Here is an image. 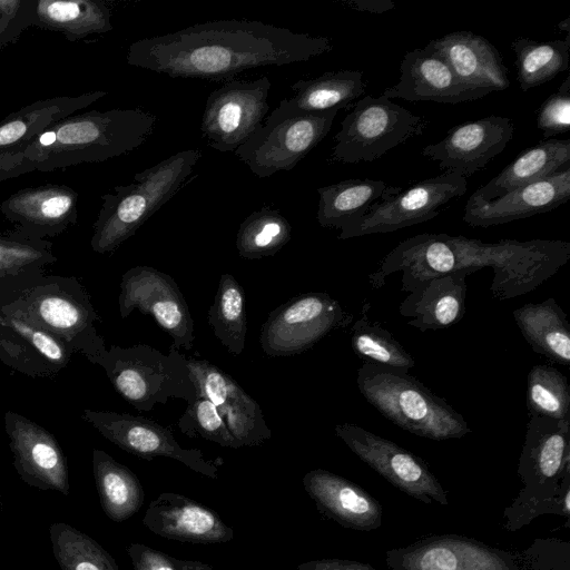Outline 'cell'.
<instances>
[{"label": "cell", "mask_w": 570, "mask_h": 570, "mask_svg": "<svg viewBox=\"0 0 570 570\" xmlns=\"http://www.w3.org/2000/svg\"><path fill=\"white\" fill-rule=\"evenodd\" d=\"M32 26L62 32L70 41L112 29L109 7L97 0H35Z\"/></svg>", "instance_id": "cell-33"}, {"label": "cell", "mask_w": 570, "mask_h": 570, "mask_svg": "<svg viewBox=\"0 0 570 570\" xmlns=\"http://www.w3.org/2000/svg\"><path fill=\"white\" fill-rule=\"evenodd\" d=\"M332 49L327 37L261 21L223 19L139 39L129 46L126 60L173 78L222 81L252 68L306 62Z\"/></svg>", "instance_id": "cell-1"}, {"label": "cell", "mask_w": 570, "mask_h": 570, "mask_svg": "<svg viewBox=\"0 0 570 570\" xmlns=\"http://www.w3.org/2000/svg\"><path fill=\"white\" fill-rule=\"evenodd\" d=\"M202 158L198 149L180 150L134 176L129 185L101 196L90 246L98 254L116 250L188 181Z\"/></svg>", "instance_id": "cell-6"}, {"label": "cell", "mask_w": 570, "mask_h": 570, "mask_svg": "<svg viewBox=\"0 0 570 570\" xmlns=\"http://www.w3.org/2000/svg\"><path fill=\"white\" fill-rule=\"evenodd\" d=\"M400 71L399 81L382 94L386 99L459 104L490 94L463 83L444 59L424 48L407 51Z\"/></svg>", "instance_id": "cell-23"}, {"label": "cell", "mask_w": 570, "mask_h": 570, "mask_svg": "<svg viewBox=\"0 0 570 570\" xmlns=\"http://www.w3.org/2000/svg\"><path fill=\"white\" fill-rule=\"evenodd\" d=\"M394 188L383 180L368 178H351L318 187L317 222L322 227L341 230Z\"/></svg>", "instance_id": "cell-34"}, {"label": "cell", "mask_w": 570, "mask_h": 570, "mask_svg": "<svg viewBox=\"0 0 570 570\" xmlns=\"http://www.w3.org/2000/svg\"><path fill=\"white\" fill-rule=\"evenodd\" d=\"M297 570H376L368 563L345 559H318L302 562Z\"/></svg>", "instance_id": "cell-46"}, {"label": "cell", "mask_w": 570, "mask_h": 570, "mask_svg": "<svg viewBox=\"0 0 570 570\" xmlns=\"http://www.w3.org/2000/svg\"><path fill=\"white\" fill-rule=\"evenodd\" d=\"M49 535L61 570H120L107 550L72 525L55 522Z\"/></svg>", "instance_id": "cell-40"}, {"label": "cell", "mask_w": 570, "mask_h": 570, "mask_svg": "<svg viewBox=\"0 0 570 570\" xmlns=\"http://www.w3.org/2000/svg\"><path fill=\"white\" fill-rule=\"evenodd\" d=\"M4 428L13 454V466L21 480L33 488L68 495L67 461L55 435L12 411L4 414Z\"/></svg>", "instance_id": "cell-20"}, {"label": "cell", "mask_w": 570, "mask_h": 570, "mask_svg": "<svg viewBox=\"0 0 570 570\" xmlns=\"http://www.w3.org/2000/svg\"><path fill=\"white\" fill-rule=\"evenodd\" d=\"M72 351L47 331L0 311V362L31 377L48 379L71 361Z\"/></svg>", "instance_id": "cell-24"}, {"label": "cell", "mask_w": 570, "mask_h": 570, "mask_svg": "<svg viewBox=\"0 0 570 570\" xmlns=\"http://www.w3.org/2000/svg\"><path fill=\"white\" fill-rule=\"evenodd\" d=\"M126 551L134 570H219L203 561L174 558L142 543H131Z\"/></svg>", "instance_id": "cell-45"}, {"label": "cell", "mask_w": 570, "mask_h": 570, "mask_svg": "<svg viewBox=\"0 0 570 570\" xmlns=\"http://www.w3.org/2000/svg\"><path fill=\"white\" fill-rule=\"evenodd\" d=\"M390 570H523L519 556L459 535H432L386 551Z\"/></svg>", "instance_id": "cell-17"}, {"label": "cell", "mask_w": 570, "mask_h": 570, "mask_svg": "<svg viewBox=\"0 0 570 570\" xmlns=\"http://www.w3.org/2000/svg\"><path fill=\"white\" fill-rule=\"evenodd\" d=\"M81 416L104 438L132 455L146 460L173 459L196 473L218 479L220 460H208L198 449H184L169 429L150 419L89 409L83 410Z\"/></svg>", "instance_id": "cell-16"}, {"label": "cell", "mask_w": 570, "mask_h": 570, "mask_svg": "<svg viewBox=\"0 0 570 570\" xmlns=\"http://www.w3.org/2000/svg\"><path fill=\"white\" fill-rule=\"evenodd\" d=\"M78 194L58 184L31 186L11 194L0 212L16 227L33 236L55 237L77 223Z\"/></svg>", "instance_id": "cell-25"}, {"label": "cell", "mask_w": 570, "mask_h": 570, "mask_svg": "<svg viewBox=\"0 0 570 570\" xmlns=\"http://www.w3.org/2000/svg\"><path fill=\"white\" fill-rule=\"evenodd\" d=\"M537 127L544 138L568 132L570 129V77L550 95L537 111Z\"/></svg>", "instance_id": "cell-44"}, {"label": "cell", "mask_w": 570, "mask_h": 570, "mask_svg": "<svg viewBox=\"0 0 570 570\" xmlns=\"http://www.w3.org/2000/svg\"><path fill=\"white\" fill-rule=\"evenodd\" d=\"M0 311L47 331L94 364L107 348L96 328L99 316L76 277L45 273L0 287Z\"/></svg>", "instance_id": "cell-4"}, {"label": "cell", "mask_w": 570, "mask_h": 570, "mask_svg": "<svg viewBox=\"0 0 570 570\" xmlns=\"http://www.w3.org/2000/svg\"><path fill=\"white\" fill-rule=\"evenodd\" d=\"M517 472L523 488L504 511L509 530L543 513L569 519L570 421L530 416Z\"/></svg>", "instance_id": "cell-5"}, {"label": "cell", "mask_w": 570, "mask_h": 570, "mask_svg": "<svg viewBox=\"0 0 570 570\" xmlns=\"http://www.w3.org/2000/svg\"><path fill=\"white\" fill-rule=\"evenodd\" d=\"M515 53L518 81L522 91L546 83L567 71L570 57V35L564 40L539 42L518 37L511 42Z\"/></svg>", "instance_id": "cell-37"}, {"label": "cell", "mask_w": 570, "mask_h": 570, "mask_svg": "<svg viewBox=\"0 0 570 570\" xmlns=\"http://www.w3.org/2000/svg\"><path fill=\"white\" fill-rule=\"evenodd\" d=\"M119 314L126 318L134 309L150 315L173 340L170 348L191 350L194 321L175 279L154 267L135 266L121 276Z\"/></svg>", "instance_id": "cell-14"}, {"label": "cell", "mask_w": 570, "mask_h": 570, "mask_svg": "<svg viewBox=\"0 0 570 570\" xmlns=\"http://www.w3.org/2000/svg\"><path fill=\"white\" fill-rule=\"evenodd\" d=\"M272 82L263 76L255 80H229L207 97L200 122L202 137L220 153L235 151L262 126L269 109Z\"/></svg>", "instance_id": "cell-13"}, {"label": "cell", "mask_w": 570, "mask_h": 570, "mask_svg": "<svg viewBox=\"0 0 570 570\" xmlns=\"http://www.w3.org/2000/svg\"><path fill=\"white\" fill-rule=\"evenodd\" d=\"M306 493L317 510L344 528L372 531L382 525L383 508L358 484L324 469L303 476Z\"/></svg>", "instance_id": "cell-26"}, {"label": "cell", "mask_w": 570, "mask_h": 570, "mask_svg": "<svg viewBox=\"0 0 570 570\" xmlns=\"http://www.w3.org/2000/svg\"><path fill=\"white\" fill-rule=\"evenodd\" d=\"M370 303L365 301L361 317L351 330V345L354 353L363 361L389 367L409 371L415 365L413 356L395 340L386 328L377 323H370L367 312Z\"/></svg>", "instance_id": "cell-41"}, {"label": "cell", "mask_w": 570, "mask_h": 570, "mask_svg": "<svg viewBox=\"0 0 570 570\" xmlns=\"http://www.w3.org/2000/svg\"><path fill=\"white\" fill-rule=\"evenodd\" d=\"M525 403L529 416L570 421L568 379L550 365L532 366L527 377Z\"/></svg>", "instance_id": "cell-42"}, {"label": "cell", "mask_w": 570, "mask_h": 570, "mask_svg": "<svg viewBox=\"0 0 570 570\" xmlns=\"http://www.w3.org/2000/svg\"><path fill=\"white\" fill-rule=\"evenodd\" d=\"M142 523L161 538L195 544L226 543L235 535L213 509L174 492L156 497L149 503Z\"/></svg>", "instance_id": "cell-21"}, {"label": "cell", "mask_w": 570, "mask_h": 570, "mask_svg": "<svg viewBox=\"0 0 570 570\" xmlns=\"http://www.w3.org/2000/svg\"><path fill=\"white\" fill-rule=\"evenodd\" d=\"M177 424L189 438L200 436L224 448H242L228 430L217 407L204 397L197 396L189 402Z\"/></svg>", "instance_id": "cell-43"}, {"label": "cell", "mask_w": 570, "mask_h": 570, "mask_svg": "<svg viewBox=\"0 0 570 570\" xmlns=\"http://www.w3.org/2000/svg\"><path fill=\"white\" fill-rule=\"evenodd\" d=\"M570 168V140L549 138L521 153L472 195L492 200L507 193Z\"/></svg>", "instance_id": "cell-31"}, {"label": "cell", "mask_w": 570, "mask_h": 570, "mask_svg": "<svg viewBox=\"0 0 570 570\" xmlns=\"http://www.w3.org/2000/svg\"><path fill=\"white\" fill-rule=\"evenodd\" d=\"M92 471L101 508L115 522H122L142 507L145 493L137 475L107 452L95 449Z\"/></svg>", "instance_id": "cell-35"}, {"label": "cell", "mask_w": 570, "mask_h": 570, "mask_svg": "<svg viewBox=\"0 0 570 570\" xmlns=\"http://www.w3.org/2000/svg\"><path fill=\"white\" fill-rule=\"evenodd\" d=\"M466 178L443 173L406 189L394 190L375 202L364 215L347 223L337 236L344 240L371 234L391 233L430 220L466 191Z\"/></svg>", "instance_id": "cell-10"}, {"label": "cell", "mask_w": 570, "mask_h": 570, "mask_svg": "<svg viewBox=\"0 0 570 570\" xmlns=\"http://www.w3.org/2000/svg\"><path fill=\"white\" fill-rule=\"evenodd\" d=\"M156 115L140 108L90 110L61 119L0 166V181L128 154L153 135Z\"/></svg>", "instance_id": "cell-3"}, {"label": "cell", "mask_w": 570, "mask_h": 570, "mask_svg": "<svg viewBox=\"0 0 570 570\" xmlns=\"http://www.w3.org/2000/svg\"><path fill=\"white\" fill-rule=\"evenodd\" d=\"M27 28L24 23L10 19L0 10V48L13 42Z\"/></svg>", "instance_id": "cell-47"}, {"label": "cell", "mask_w": 570, "mask_h": 570, "mask_svg": "<svg viewBox=\"0 0 570 570\" xmlns=\"http://www.w3.org/2000/svg\"><path fill=\"white\" fill-rule=\"evenodd\" d=\"M334 430L358 459L402 492L426 504H449L445 490L421 458L356 424L341 423Z\"/></svg>", "instance_id": "cell-15"}, {"label": "cell", "mask_w": 570, "mask_h": 570, "mask_svg": "<svg viewBox=\"0 0 570 570\" xmlns=\"http://www.w3.org/2000/svg\"><path fill=\"white\" fill-rule=\"evenodd\" d=\"M356 384L374 409L412 434L445 441L471 432L458 411L407 371L363 362Z\"/></svg>", "instance_id": "cell-7"}, {"label": "cell", "mask_w": 570, "mask_h": 570, "mask_svg": "<svg viewBox=\"0 0 570 570\" xmlns=\"http://www.w3.org/2000/svg\"><path fill=\"white\" fill-rule=\"evenodd\" d=\"M352 9L371 13H383L394 8L390 0H351L345 2Z\"/></svg>", "instance_id": "cell-48"}, {"label": "cell", "mask_w": 570, "mask_h": 570, "mask_svg": "<svg viewBox=\"0 0 570 570\" xmlns=\"http://www.w3.org/2000/svg\"><path fill=\"white\" fill-rule=\"evenodd\" d=\"M362 77L361 70H338L298 80L291 87L294 96L281 100L266 119L351 108L365 92L366 83Z\"/></svg>", "instance_id": "cell-30"}, {"label": "cell", "mask_w": 570, "mask_h": 570, "mask_svg": "<svg viewBox=\"0 0 570 570\" xmlns=\"http://www.w3.org/2000/svg\"><path fill=\"white\" fill-rule=\"evenodd\" d=\"M2 508V502H1V499H0V509Z\"/></svg>", "instance_id": "cell-49"}, {"label": "cell", "mask_w": 570, "mask_h": 570, "mask_svg": "<svg viewBox=\"0 0 570 570\" xmlns=\"http://www.w3.org/2000/svg\"><path fill=\"white\" fill-rule=\"evenodd\" d=\"M95 364L104 368L119 395L138 411H150L169 399L189 403L196 397L187 357L177 350L164 354L146 344L111 345Z\"/></svg>", "instance_id": "cell-8"}, {"label": "cell", "mask_w": 570, "mask_h": 570, "mask_svg": "<svg viewBox=\"0 0 570 570\" xmlns=\"http://www.w3.org/2000/svg\"><path fill=\"white\" fill-rule=\"evenodd\" d=\"M513 121L491 115L452 127L445 137L425 146L421 154L444 173L469 177L501 154L513 137Z\"/></svg>", "instance_id": "cell-18"}, {"label": "cell", "mask_w": 570, "mask_h": 570, "mask_svg": "<svg viewBox=\"0 0 570 570\" xmlns=\"http://www.w3.org/2000/svg\"><path fill=\"white\" fill-rule=\"evenodd\" d=\"M425 50L436 53L469 87L488 92L510 86L502 55L484 37L471 31H456L431 40Z\"/></svg>", "instance_id": "cell-27"}, {"label": "cell", "mask_w": 570, "mask_h": 570, "mask_svg": "<svg viewBox=\"0 0 570 570\" xmlns=\"http://www.w3.org/2000/svg\"><path fill=\"white\" fill-rule=\"evenodd\" d=\"M468 273L455 272L431 278L415 287L400 304L407 325L421 332L448 328L465 314Z\"/></svg>", "instance_id": "cell-28"}, {"label": "cell", "mask_w": 570, "mask_h": 570, "mask_svg": "<svg viewBox=\"0 0 570 570\" xmlns=\"http://www.w3.org/2000/svg\"><path fill=\"white\" fill-rule=\"evenodd\" d=\"M338 110L266 119L234 153L259 178L292 170L326 137Z\"/></svg>", "instance_id": "cell-11"}, {"label": "cell", "mask_w": 570, "mask_h": 570, "mask_svg": "<svg viewBox=\"0 0 570 570\" xmlns=\"http://www.w3.org/2000/svg\"><path fill=\"white\" fill-rule=\"evenodd\" d=\"M513 318L533 352L570 365V328L567 314L553 297L513 309Z\"/></svg>", "instance_id": "cell-32"}, {"label": "cell", "mask_w": 570, "mask_h": 570, "mask_svg": "<svg viewBox=\"0 0 570 570\" xmlns=\"http://www.w3.org/2000/svg\"><path fill=\"white\" fill-rule=\"evenodd\" d=\"M53 244L16 227L0 234V287L45 274L57 262Z\"/></svg>", "instance_id": "cell-36"}, {"label": "cell", "mask_w": 570, "mask_h": 570, "mask_svg": "<svg viewBox=\"0 0 570 570\" xmlns=\"http://www.w3.org/2000/svg\"><path fill=\"white\" fill-rule=\"evenodd\" d=\"M352 318L327 293L301 294L269 313L262 325L259 343L268 356L301 354Z\"/></svg>", "instance_id": "cell-12"}, {"label": "cell", "mask_w": 570, "mask_h": 570, "mask_svg": "<svg viewBox=\"0 0 570 570\" xmlns=\"http://www.w3.org/2000/svg\"><path fill=\"white\" fill-rule=\"evenodd\" d=\"M107 95L96 90L80 96L37 100L0 121V166L11 159L46 129Z\"/></svg>", "instance_id": "cell-29"}, {"label": "cell", "mask_w": 570, "mask_h": 570, "mask_svg": "<svg viewBox=\"0 0 570 570\" xmlns=\"http://www.w3.org/2000/svg\"><path fill=\"white\" fill-rule=\"evenodd\" d=\"M208 323L229 354L237 356L243 353L247 333L245 293L230 274L225 273L219 278L208 309Z\"/></svg>", "instance_id": "cell-38"}, {"label": "cell", "mask_w": 570, "mask_h": 570, "mask_svg": "<svg viewBox=\"0 0 570 570\" xmlns=\"http://www.w3.org/2000/svg\"><path fill=\"white\" fill-rule=\"evenodd\" d=\"M334 136L330 159L342 164L374 161L420 136L428 122L383 96H365L352 106Z\"/></svg>", "instance_id": "cell-9"}, {"label": "cell", "mask_w": 570, "mask_h": 570, "mask_svg": "<svg viewBox=\"0 0 570 570\" xmlns=\"http://www.w3.org/2000/svg\"><path fill=\"white\" fill-rule=\"evenodd\" d=\"M570 198V168L515 188L492 200L471 195L463 222L472 227H490L550 212Z\"/></svg>", "instance_id": "cell-22"}, {"label": "cell", "mask_w": 570, "mask_h": 570, "mask_svg": "<svg viewBox=\"0 0 570 570\" xmlns=\"http://www.w3.org/2000/svg\"><path fill=\"white\" fill-rule=\"evenodd\" d=\"M187 365L196 397L210 401L242 446L261 445L272 438L259 404L227 373L207 360L189 357Z\"/></svg>", "instance_id": "cell-19"}, {"label": "cell", "mask_w": 570, "mask_h": 570, "mask_svg": "<svg viewBox=\"0 0 570 570\" xmlns=\"http://www.w3.org/2000/svg\"><path fill=\"white\" fill-rule=\"evenodd\" d=\"M292 238V226L283 214L263 206L247 216L236 234V249L246 259L274 256Z\"/></svg>", "instance_id": "cell-39"}, {"label": "cell", "mask_w": 570, "mask_h": 570, "mask_svg": "<svg viewBox=\"0 0 570 570\" xmlns=\"http://www.w3.org/2000/svg\"><path fill=\"white\" fill-rule=\"evenodd\" d=\"M570 259V243L551 239H501L485 243L445 233H423L399 243L368 275L373 288L389 275L401 273V291L445 274L469 275L489 267L493 272L492 296L499 301L534 291Z\"/></svg>", "instance_id": "cell-2"}]
</instances>
